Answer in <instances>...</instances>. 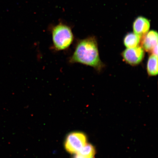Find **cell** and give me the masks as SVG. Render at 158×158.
<instances>
[{
    "mask_svg": "<svg viewBox=\"0 0 158 158\" xmlns=\"http://www.w3.org/2000/svg\"><path fill=\"white\" fill-rule=\"evenodd\" d=\"M142 41L143 48L147 52H151L158 47V33L152 30L148 32L143 37Z\"/></svg>",
    "mask_w": 158,
    "mask_h": 158,
    "instance_id": "5",
    "label": "cell"
},
{
    "mask_svg": "<svg viewBox=\"0 0 158 158\" xmlns=\"http://www.w3.org/2000/svg\"><path fill=\"white\" fill-rule=\"evenodd\" d=\"M53 45L55 50H66L72 44L74 40L72 30L62 23L54 26L52 29Z\"/></svg>",
    "mask_w": 158,
    "mask_h": 158,
    "instance_id": "2",
    "label": "cell"
},
{
    "mask_svg": "<svg viewBox=\"0 0 158 158\" xmlns=\"http://www.w3.org/2000/svg\"><path fill=\"white\" fill-rule=\"evenodd\" d=\"M95 153V150L94 146L91 144L87 143L77 153L88 156L94 157Z\"/></svg>",
    "mask_w": 158,
    "mask_h": 158,
    "instance_id": "9",
    "label": "cell"
},
{
    "mask_svg": "<svg viewBox=\"0 0 158 158\" xmlns=\"http://www.w3.org/2000/svg\"><path fill=\"white\" fill-rule=\"evenodd\" d=\"M141 37L134 33H130L125 35L123 43L127 48H134L139 46Z\"/></svg>",
    "mask_w": 158,
    "mask_h": 158,
    "instance_id": "7",
    "label": "cell"
},
{
    "mask_svg": "<svg viewBox=\"0 0 158 158\" xmlns=\"http://www.w3.org/2000/svg\"><path fill=\"white\" fill-rule=\"evenodd\" d=\"M87 138L82 132H73L69 134L65 142V149L71 154H75L87 143Z\"/></svg>",
    "mask_w": 158,
    "mask_h": 158,
    "instance_id": "3",
    "label": "cell"
},
{
    "mask_svg": "<svg viewBox=\"0 0 158 158\" xmlns=\"http://www.w3.org/2000/svg\"><path fill=\"white\" fill-rule=\"evenodd\" d=\"M69 62L80 63L97 70H101L104 64L100 60L96 39L91 37L78 41Z\"/></svg>",
    "mask_w": 158,
    "mask_h": 158,
    "instance_id": "1",
    "label": "cell"
},
{
    "mask_svg": "<svg viewBox=\"0 0 158 158\" xmlns=\"http://www.w3.org/2000/svg\"><path fill=\"white\" fill-rule=\"evenodd\" d=\"M73 158H94V157L82 155L79 153H77L75 154Z\"/></svg>",
    "mask_w": 158,
    "mask_h": 158,
    "instance_id": "10",
    "label": "cell"
},
{
    "mask_svg": "<svg viewBox=\"0 0 158 158\" xmlns=\"http://www.w3.org/2000/svg\"><path fill=\"white\" fill-rule=\"evenodd\" d=\"M147 71L149 76H155L158 74V57L152 54L148 58Z\"/></svg>",
    "mask_w": 158,
    "mask_h": 158,
    "instance_id": "8",
    "label": "cell"
},
{
    "mask_svg": "<svg viewBox=\"0 0 158 158\" xmlns=\"http://www.w3.org/2000/svg\"><path fill=\"white\" fill-rule=\"evenodd\" d=\"M125 62L131 66L139 64L145 56V51L143 47L138 46L134 48H127L122 53Z\"/></svg>",
    "mask_w": 158,
    "mask_h": 158,
    "instance_id": "4",
    "label": "cell"
},
{
    "mask_svg": "<svg viewBox=\"0 0 158 158\" xmlns=\"http://www.w3.org/2000/svg\"><path fill=\"white\" fill-rule=\"evenodd\" d=\"M150 22L149 20L143 17H139L134 21L133 24L134 33L141 37H143L149 31Z\"/></svg>",
    "mask_w": 158,
    "mask_h": 158,
    "instance_id": "6",
    "label": "cell"
}]
</instances>
